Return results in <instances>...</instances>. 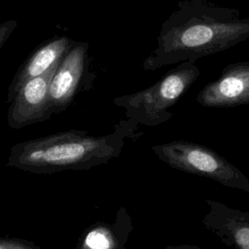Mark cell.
Here are the masks:
<instances>
[{
	"instance_id": "obj_13",
	"label": "cell",
	"mask_w": 249,
	"mask_h": 249,
	"mask_svg": "<svg viewBox=\"0 0 249 249\" xmlns=\"http://www.w3.org/2000/svg\"><path fill=\"white\" fill-rule=\"evenodd\" d=\"M162 249H206V248L199 247L197 245H192V244H180V245H168Z\"/></svg>"
},
{
	"instance_id": "obj_10",
	"label": "cell",
	"mask_w": 249,
	"mask_h": 249,
	"mask_svg": "<svg viewBox=\"0 0 249 249\" xmlns=\"http://www.w3.org/2000/svg\"><path fill=\"white\" fill-rule=\"evenodd\" d=\"M131 229L130 217L120 210L115 223L99 222L90 227L76 249H124Z\"/></svg>"
},
{
	"instance_id": "obj_1",
	"label": "cell",
	"mask_w": 249,
	"mask_h": 249,
	"mask_svg": "<svg viewBox=\"0 0 249 249\" xmlns=\"http://www.w3.org/2000/svg\"><path fill=\"white\" fill-rule=\"evenodd\" d=\"M249 39V18L235 8L208 0H182L161 24L157 45L143 61L145 70L196 61Z\"/></svg>"
},
{
	"instance_id": "obj_7",
	"label": "cell",
	"mask_w": 249,
	"mask_h": 249,
	"mask_svg": "<svg viewBox=\"0 0 249 249\" xmlns=\"http://www.w3.org/2000/svg\"><path fill=\"white\" fill-rule=\"evenodd\" d=\"M89 45L75 43L62 57L49 88V103L53 114L65 110L80 85Z\"/></svg>"
},
{
	"instance_id": "obj_8",
	"label": "cell",
	"mask_w": 249,
	"mask_h": 249,
	"mask_svg": "<svg viewBox=\"0 0 249 249\" xmlns=\"http://www.w3.org/2000/svg\"><path fill=\"white\" fill-rule=\"evenodd\" d=\"M208 211L202 225L224 244L234 249H249V213L206 198Z\"/></svg>"
},
{
	"instance_id": "obj_5",
	"label": "cell",
	"mask_w": 249,
	"mask_h": 249,
	"mask_svg": "<svg viewBox=\"0 0 249 249\" xmlns=\"http://www.w3.org/2000/svg\"><path fill=\"white\" fill-rule=\"evenodd\" d=\"M61 59L42 75L27 82L12 100L7 117L11 128L18 129L28 124L48 121L52 117L49 88Z\"/></svg>"
},
{
	"instance_id": "obj_6",
	"label": "cell",
	"mask_w": 249,
	"mask_h": 249,
	"mask_svg": "<svg viewBox=\"0 0 249 249\" xmlns=\"http://www.w3.org/2000/svg\"><path fill=\"white\" fill-rule=\"evenodd\" d=\"M196 100L209 108L249 104V61H238L224 67L220 76L198 92Z\"/></svg>"
},
{
	"instance_id": "obj_3",
	"label": "cell",
	"mask_w": 249,
	"mask_h": 249,
	"mask_svg": "<svg viewBox=\"0 0 249 249\" xmlns=\"http://www.w3.org/2000/svg\"><path fill=\"white\" fill-rule=\"evenodd\" d=\"M199 74L196 61H184L149 88L118 96L113 102L124 109L128 121L136 124L156 126L172 117L168 109L190 89Z\"/></svg>"
},
{
	"instance_id": "obj_11",
	"label": "cell",
	"mask_w": 249,
	"mask_h": 249,
	"mask_svg": "<svg viewBox=\"0 0 249 249\" xmlns=\"http://www.w3.org/2000/svg\"><path fill=\"white\" fill-rule=\"evenodd\" d=\"M0 249H40L39 247L21 240L0 239Z\"/></svg>"
},
{
	"instance_id": "obj_9",
	"label": "cell",
	"mask_w": 249,
	"mask_h": 249,
	"mask_svg": "<svg viewBox=\"0 0 249 249\" xmlns=\"http://www.w3.org/2000/svg\"><path fill=\"white\" fill-rule=\"evenodd\" d=\"M70 48V40L67 37L55 38L39 48L18 70L9 86L7 101L12 102L27 82L45 73L61 59Z\"/></svg>"
},
{
	"instance_id": "obj_12",
	"label": "cell",
	"mask_w": 249,
	"mask_h": 249,
	"mask_svg": "<svg viewBox=\"0 0 249 249\" xmlns=\"http://www.w3.org/2000/svg\"><path fill=\"white\" fill-rule=\"evenodd\" d=\"M17 25L18 21L14 19H10L0 23V49L4 46L9 37L12 35Z\"/></svg>"
},
{
	"instance_id": "obj_2",
	"label": "cell",
	"mask_w": 249,
	"mask_h": 249,
	"mask_svg": "<svg viewBox=\"0 0 249 249\" xmlns=\"http://www.w3.org/2000/svg\"><path fill=\"white\" fill-rule=\"evenodd\" d=\"M124 137L119 129L102 136L68 130L31 139L11 148L7 166L35 174L89 169L119 157Z\"/></svg>"
},
{
	"instance_id": "obj_4",
	"label": "cell",
	"mask_w": 249,
	"mask_h": 249,
	"mask_svg": "<svg viewBox=\"0 0 249 249\" xmlns=\"http://www.w3.org/2000/svg\"><path fill=\"white\" fill-rule=\"evenodd\" d=\"M157 157L172 168L206 177L226 187L249 193V179L214 150L189 141L176 140L152 147Z\"/></svg>"
}]
</instances>
